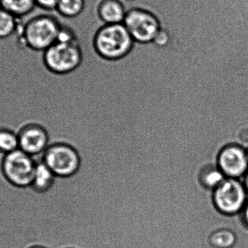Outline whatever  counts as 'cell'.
Masks as SVG:
<instances>
[{
	"mask_svg": "<svg viewBox=\"0 0 248 248\" xmlns=\"http://www.w3.org/2000/svg\"><path fill=\"white\" fill-rule=\"evenodd\" d=\"M62 23L56 10H46L36 6L24 16L23 36L30 48L45 51L58 42Z\"/></svg>",
	"mask_w": 248,
	"mask_h": 248,
	"instance_id": "1",
	"label": "cell"
},
{
	"mask_svg": "<svg viewBox=\"0 0 248 248\" xmlns=\"http://www.w3.org/2000/svg\"><path fill=\"white\" fill-rule=\"evenodd\" d=\"M134 43L124 23L103 25L97 31L94 39V48L99 55L111 61L126 56Z\"/></svg>",
	"mask_w": 248,
	"mask_h": 248,
	"instance_id": "2",
	"label": "cell"
},
{
	"mask_svg": "<svg viewBox=\"0 0 248 248\" xmlns=\"http://www.w3.org/2000/svg\"><path fill=\"white\" fill-rule=\"evenodd\" d=\"M127 13L124 25L134 42L152 43L161 29L160 19L154 12L142 5L124 0Z\"/></svg>",
	"mask_w": 248,
	"mask_h": 248,
	"instance_id": "3",
	"label": "cell"
},
{
	"mask_svg": "<svg viewBox=\"0 0 248 248\" xmlns=\"http://www.w3.org/2000/svg\"><path fill=\"white\" fill-rule=\"evenodd\" d=\"M248 202V193L240 179L226 178L211 192L214 209L221 215L233 216L241 214Z\"/></svg>",
	"mask_w": 248,
	"mask_h": 248,
	"instance_id": "4",
	"label": "cell"
},
{
	"mask_svg": "<svg viewBox=\"0 0 248 248\" xmlns=\"http://www.w3.org/2000/svg\"><path fill=\"white\" fill-rule=\"evenodd\" d=\"M46 66L57 74H66L77 69L83 60V50L78 38L71 42L58 41L44 54Z\"/></svg>",
	"mask_w": 248,
	"mask_h": 248,
	"instance_id": "5",
	"label": "cell"
},
{
	"mask_svg": "<svg viewBox=\"0 0 248 248\" xmlns=\"http://www.w3.org/2000/svg\"><path fill=\"white\" fill-rule=\"evenodd\" d=\"M42 161L52 173L61 178L74 176L80 168L81 160L75 149L64 144L49 146L42 155Z\"/></svg>",
	"mask_w": 248,
	"mask_h": 248,
	"instance_id": "6",
	"label": "cell"
},
{
	"mask_svg": "<svg viewBox=\"0 0 248 248\" xmlns=\"http://www.w3.org/2000/svg\"><path fill=\"white\" fill-rule=\"evenodd\" d=\"M36 165L35 157L18 149L6 154L3 171L10 183L20 187H27L31 185Z\"/></svg>",
	"mask_w": 248,
	"mask_h": 248,
	"instance_id": "7",
	"label": "cell"
},
{
	"mask_svg": "<svg viewBox=\"0 0 248 248\" xmlns=\"http://www.w3.org/2000/svg\"><path fill=\"white\" fill-rule=\"evenodd\" d=\"M216 164L226 178L240 179L248 171L246 149L240 144H230L217 153Z\"/></svg>",
	"mask_w": 248,
	"mask_h": 248,
	"instance_id": "8",
	"label": "cell"
},
{
	"mask_svg": "<svg viewBox=\"0 0 248 248\" xmlns=\"http://www.w3.org/2000/svg\"><path fill=\"white\" fill-rule=\"evenodd\" d=\"M19 149L33 157H42L49 147V137L42 127L31 125L18 134Z\"/></svg>",
	"mask_w": 248,
	"mask_h": 248,
	"instance_id": "9",
	"label": "cell"
},
{
	"mask_svg": "<svg viewBox=\"0 0 248 248\" xmlns=\"http://www.w3.org/2000/svg\"><path fill=\"white\" fill-rule=\"evenodd\" d=\"M126 13L124 0H102L99 4V17L104 24L123 23Z\"/></svg>",
	"mask_w": 248,
	"mask_h": 248,
	"instance_id": "10",
	"label": "cell"
},
{
	"mask_svg": "<svg viewBox=\"0 0 248 248\" xmlns=\"http://www.w3.org/2000/svg\"><path fill=\"white\" fill-rule=\"evenodd\" d=\"M35 159L36 160V165L31 186L37 192H48L55 185L57 176L42 161V157H35Z\"/></svg>",
	"mask_w": 248,
	"mask_h": 248,
	"instance_id": "11",
	"label": "cell"
},
{
	"mask_svg": "<svg viewBox=\"0 0 248 248\" xmlns=\"http://www.w3.org/2000/svg\"><path fill=\"white\" fill-rule=\"evenodd\" d=\"M198 182L202 189L212 192L226 179L216 163H211L202 166L198 173Z\"/></svg>",
	"mask_w": 248,
	"mask_h": 248,
	"instance_id": "12",
	"label": "cell"
},
{
	"mask_svg": "<svg viewBox=\"0 0 248 248\" xmlns=\"http://www.w3.org/2000/svg\"><path fill=\"white\" fill-rule=\"evenodd\" d=\"M1 8L17 18L24 17L36 7L35 0H1Z\"/></svg>",
	"mask_w": 248,
	"mask_h": 248,
	"instance_id": "13",
	"label": "cell"
},
{
	"mask_svg": "<svg viewBox=\"0 0 248 248\" xmlns=\"http://www.w3.org/2000/svg\"><path fill=\"white\" fill-rule=\"evenodd\" d=\"M237 242L236 234L227 229L214 230L208 237V243L211 248H231Z\"/></svg>",
	"mask_w": 248,
	"mask_h": 248,
	"instance_id": "14",
	"label": "cell"
},
{
	"mask_svg": "<svg viewBox=\"0 0 248 248\" xmlns=\"http://www.w3.org/2000/svg\"><path fill=\"white\" fill-rule=\"evenodd\" d=\"M85 4V0H59L56 11L62 17L74 18L83 13Z\"/></svg>",
	"mask_w": 248,
	"mask_h": 248,
	"instance_id": "15",
	"label": "cell"
},
{
	"mask_svg": "<svg viewBox=\"0 0 248 248\" xmlns=\"http://www.w3.org/2000/svg\"><path fill=\"white\" fill-rule=\"evenodd\" d=\"M19 18L4 9H0V38H6L13 34L17 26Z\"/></svg>",
	"mask_w": 248,
	"mask_h": 248,
	"instance_id": "16",
	"label": "cell"
},
{
	"mask_svg": "<svg viewBox=\"0 0 248 248\" xmlns=\"http://www.w3.org/2000/svg\"><path fill=\"white\" fill-rule=\"evenodd\" d=\"M18 149V135L10 130H0V151L7 154Z\"/></svg>",
	"mask_w": 248,
	"mask_h": 248,
	"instance_id": "17",
	"label": "cell"
},
{
	"mask_svg": "<svg viewBox=\"0 0 248 248\" xmlns=\"http://www.w3.org/2000/svg\"><path fill=\"white\" fill-rule=\"evenodd\" d=\"M36 5L46 10H56L59 0H35Z\"/></svg>",
	"mask_w": 248,
	"mask_h": 248,
	"instance_id": "18",
	"label": "cell"
},
{
	"mask_svg": "<svg viewBox=\"0 0 248 248\" xmlns=\"http://www.w3.org/2000/svg\"><path fill=\"white\" fill-rule=\"evenodd\" d=\"M240 215H241L242 221H243V224L248 229V202Z\"/></svg>",
	"mask_w": 248,
	"mask_h": 248,
	"instance_id": "19",
	"label": "cell"
},
{
	"mask_svg": "<svg viewBox=\"0 0 248 248\" xmlns=\"http://www.w3.org/2000/svg\"><path fill=\"white\" fill-rule=\"evenodd\" d=\"M244 181H243V183H244L245 187H246V190H247L248 193V171L246 175H245Z\"/></svg>",
	"mask_w": 248,
	"mask_h": 248,
	"instance_id": "20",
	"label": "cell"
},
{
	"mask_svg": "<svg viewBox=\"0 0 248 248\" xmlns=\"http://www.w3.org/2000/svg\"><path fill=\"white\" fill-rule=\"evenodd\" d=\"M31 248H45L40 247V246H36V247H33Z\"/></svg>",
	"mask_w": 248,
	"mask_h": 248,
	"instance_id": "21",
	"label": "cell"
},
{
	"mask_svg": "<svg viewBox=\"0 0 248 248\" xmlns=\"http://www.w3.org/2000/svg\"><path fill=\"white\" fill-rule=\"evenodd\" d=\"M246 153H247V157H248V147L247 149H246Z\"/></svg>",
	"mask_w": 248,
	"mask_h": 248,
	"instance_id": "22",
	"label": "cell"
},
{
	"mask_svg": "<svg viewBox=\"0 0 248 248\" xmlns=\"http://www.w3.org/2000/svg\"><path fill=\"white\" fill-rule=\"evenodd\" d=\"M1 8V0H0V9Z\"/></svg>",
	"mask_w": 248,
	"mask_h": 248,
	"instance_id": "23",
	"label": "cell"
},
{
	"mask_svg": "<svg viewBox=\"0 0 248 248\" xmlns=\"http://www.w3.org/2000/svg\"><path fill=\"white\" fill-rule=\"evenodd\" d=\"M125 1H134V0H125Z\"/></svg>",
	"mask_w": 248,
	"mask_h": 248,
	"instance_id": "24",
	"label": "cell"
}]
</instances>
